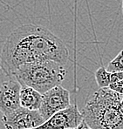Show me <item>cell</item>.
Listing matches in <instances>:
<instances>
[{
  "label": "cell",
  "mask_w": 123,
  "mask_h": 129,
  "mask_svg": "<svg viewBox=\"0 0 123 129\" xmlns=\"http://www.w3.org/2000/svg\"><path fill=\"white\" fill-rule=\"evenodd\" d=\"M71 105L69 91L61 86H57L42 94L39 113L45 121L56 113Z\"/></svg>",
  "instance_id": "277c9868"
},
{
  "label": "cell",
  "mask_w": 123,
  "mask_h": 129,
  "mask_svg": "<svg viewBox=\"0 0 123 129\" xmlns=\"http://www.w3.org/2000/svg\"><path fill=\"white\" fill-rule=\"evenodd\" d=\"M120 110H121V113H123V94H120Z\"/></svg>",
  "instance_id": "4fadbf2b"
},
{
  "label": "cell",
  "mask_w": 123,
  "mask_h": 129,
  "mask_svg": "<svg viewBox=\"0 0 123 129\" xmlns=\"http://www.w3.org/2000/svg\"><path fill=\"white\" fill-rule=\"evenodd\" d=\"M2 123L5 129H33L45 122L39 111H31L20 107L7 115H3Z\"/></svg>",
  "instance_id": "5b68a950"
},
{
  "label": "cell",
  "mask_w": 123,
  "mask_h": 129,
  "mask_svg": "<svg viewBox=\"0 0 123 129\" xmlns=\"http://www.w3.org/2000/svg\"><path fill=\"white\" fill-rule=\"evenodd\" d=\"M68 58V50L59 38L41 25L26 24L8 36L2 48L0 64L10 76L23 64L53 61L65 66Z\"/></svg>",
  "instance_id": "6da1fadb"
},
{
  "label": "cell",
  "mask_w": 123,
  "mask_h": 129,
  "mask_svg": "<svg viewBox=\"0 0 123 129\" xmlns=\"http://www.w3.org/2000/svg\"><path fill=\"white\" fill-rule=\"evenodd\" d=\"M121 9H122V14H123V0H121Z\"/></svg>",
  "instance_id": "5bb4252c"
},
{
  "label": "cell",
  "mask_w": 123,
  "mask_h": 129,
  "mask_svg": "<svg viewBox=\"0 0 123 129\" xmlns=\"http://www.w3.org/2000/svg\"><path fill=\"white\" fill-rule=\"evenodd\" d=\"M0 72H1V64H0Z\"/></svg>",
  "instance_id": "9a60e30c"
},
{
  "label": "cell",
  "mask_w": 123,
  "mask_h": 129,
  "mask_svg": "<svg viewBox=\"0 0 123 129\" xmlns=\"http://www.w3.org/2000/svg\"><path fill=\"white\" fill-rule=\"evenodd\" d=\"M106 69L109 73H123V50L109 62Z\"/></svg>",
  "instance_id": "30bf717a"
},
{
  "label": "cell",
  "mask_w": 123,
  "mask_h": 129,
  "mask_svg": "<svg viewBox=\"0 0 123 129\" xmlns=\"http://www.w3.org/2000/svg\"><path fill=\"white\" fill-rule=\"evenodd\" d=\"M83 120L81 112L76 104L70 105L50 117L42 125L33 129H73Z\"/></svg>",
  "instance_id": "8992f818"
},
{
  "label": "cell",
  "mask_w": 123,
  "mask_h": 129,
  "mask_svg": "<svg viewBox=\"0 0 123 129\" xmlns=\"http://www.w3.org/2000/svg\"><path fill=\"white\" fill-rule=\"evenodd\" d=\"M95 80L100 88H107L111 84V73L104 66H101L95 72Z\"/></svg>",
  "instance_id": "9c48e42d"
},
{
  "label": "cell",
  "mask_w": 123,
  "mask_h": 129,
  "mask_svg": "<svg viewBox=\"0 0 123 129\" xmlns=\"http://www.w3.org/2000/svg\"><path fill=\"white\" fill-rule=\"evenodd\" d=\"M108 88L119 94H123V79H120V80L110 84Z\"/></svg>",
  "instance_id": "8fae6325"
},
{
  "label": "cell",
  "mask_w": 123,
  "mask_h": 129,
  "mask_svg": "<svg viewBox=\"0 0 123 129\" xmlns=\"http://www.w3.org/2000/svg\"><path fill=\"white\" fill-rule=\"evenodd\" d=\"M21 85L15 79H9L0 86V112L7 115L20 107Z\"/></svg>",
  "instance_id": "52a82bcc"
},
{
  "label": "cell",
  "mask_w": 123,
  "mask_h": 129,
  "mask_svg": "<svg viewBox=\"0 0 123 129\" xmlns=\"http://www.w3.org/2000/svg\"><path fill=\"white\" fill-rule=\"evenodd\" d=\"M19 100L21 107L31 111H38L42 100V94L29 86H21Z\"/></svg>",
  "instance_id": "ba28073f"
},
{
  "label": "cell",
  "mask_w": 123,
  "mask_h": 129,
  "mask_svg": "<svg viewBox=\"0 0 123 129\" xmlns=\"http://www.w3.org/2000/svg\"><path fill=\"white\" fill-rule=\"evenodd\" d=\"M73 129H91V128L89 127V126H88V125L86 124V123L85 122L84 120H82L78 125V126H76V127H74V128H73Z\"/></svg>",
  "instance_id": "7c38bea8"
},
{
  "label": "cell",
  "mask_w": 123,
  "mask_h": 129,
  "mask_svg": "<svg viewBox=\"0 0 123 129\" xmlns=\"http://www.w3.org/2000/svg\"><path fill=\"white\" fill-rule=\"evenodd\" d=\"M120 94L108 87L100 88L88 97L81 114L91 129H123Z\"/></svg>",
  "instance_id": "7a4b0ae2"
},
{
  "label": "cell",
  "mask_w": 123,
  "mask_h": 129,
  "mask_svg": "<svg viewBox=\"0 0 123 129\" xmlns=\"http://www.w3.org/2000/svg\"><path fill=\"white\" fill-rule=\"evenodd\" d=\"M21 86H26L43 94L60 86L67 76L64 66L53 61L35 62L23 64L10 75Z\"/></svg>",
  "instance_id": "3957f363"
}]
</instances>
